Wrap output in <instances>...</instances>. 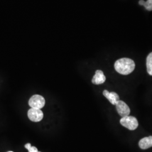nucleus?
Returning a JSON list of instances; mask_svg holds the SVG:
<instances>
[{"instance_id":"13","label":"nucleus","mask_w":152,"mask_h":152,"mask_svg":"<svg viewBox=\"0 0 152 152\" xmlns=\"http://www.w3.org/2000/svg\"><path fill=\"white\" fill-rule=\"evenodd\" d=\"M11 152V151H10V152Z\"/></svg>"},{"instance_id":"8","label":"nucleus","mask_w":152,"mask_h":152,"mask_svg":"<svg viewBox=\"0 0 152 152\" xmlns=\"http://www.w3.org/2000/svg\"><path fill=\"white\" fill-rule=\"evenodd\" d=\"M139 145L142 149H147L152 147V136L141 139L139 142Z\"/></svg>"},{"instance_id":"11","label":"nucleus","mask_w":152,"mask_h":152,"mask_svg":"<svg viewBox=\"0 0 152 152\" xmlns=\"http://www.w3.org/2000/svg\"><path fill=\"white\" fill-rule=\"evenodd\" d=\"M144 6L145 7V9L148 11H152V0H148L146 2H145Z\"/></svg>"},{"instance_id":"6","label":"nucleus","mask_w":152,"mask_h":152,"mask_svg":"<svg viewBox=\"0 0 152 152\" xmlns=\"http://www.w3.org/2000/svg\"><path fill=\"white\" fill-rule=\"evenodd\" d=\"M106 80V77L104 75L103 72L100 70H97L95 72V75L93 77L92 82L95 85H100L104 83Z\"/></svg>"},{"instance_id":"9","label":"nucleus","mask_w":152,"mask_h":152,"mask_svg":"<svg viewBox=\"0 0 152 152\" xmlns=\"http://www.w3.org/2000/svg\"><path fill=\"white\" fill-rule=\"evenodd\" d=\"M147 69L149 75L152 76V53H151L147 56Z\"/></svg>"},{"instance_id":"2","label":"nucleus","mask_w":152,"mask_h":152,"mask_svg":"<svg viewBox=\"0 0 152 152\" xmlns=\"http://www.w3.org/2000/svg\"><path fill=\"white\" fill-rule=\"evenodd\" d=\"M120 124L130 130H135L139 125L136 118L130 115L122 117L120 120Z\"/></svg>"},{"instance_id":"1","label":"nucleus","mask_w":152,"mask_h":152,"mask_svg":"<svg viewBox=\"0 0 152 152\" xmlns=\"http://www.w3.org/2000/svg\"><path fill=\"white\" fill-rule=\"evenodd\" d=\"M135 68L134 61L129 58H122L117 60L114 64L115 71L121 75H127L132 73Z\"/></svg>"},{"instance_id":"3","label":"nucleus","mask_w":152,"mask_h":152,"mask_svg":"<svg viewBox=\"0 0 152 152\" xmlns=\"http://www.w3.org/2000/svg\"><path fill=\"white\" fill-rule=\"evenodd\" d=\"M28 103L32 108L41 109L45 106V100L41 95H34L30 98Z\"/></svg>"},{"instance_id":"12","label":"nucleus","mask_w":152,"mask_h":152,"mask_svg":"<svg viewBox=\"0 0 152 152\" xmlns=\"http://www.w3.org/2000/svg\"><path fill=\"white\" fill-rule=\"evenodd\" d=\"M145 2V1H143V0H140V1H139V4H140V5H144Z\"/></svg>"},{"instance_id":"7","label":"nucleus","mask_w":152,"mask_h":152,"mask_svg":"<svg viewBox=\"0 0 152 152\" xmlns=\"http://www.w3.org/2000/svg\"><path fill=\"white\" fill-rule=\"evenodd\" d=\"M103 95L107 99H108L110 103L113 105H115L120 100V97L116 92H109L108 91L105 90H104Z\"/></svg>"},{"instance_id":"5","label":"nucleus","mask_w":152,"mask_h":152,"mask_svg":"<svg viewBox=\"0 0 152 152\" xmlns=\"http://www.w3.org/2000/svg\"><path fill=\"white\" fill-rule=\"evenodd\" d=\"M115 106L117 111L122 117L129 115L130 113V109L124 102L120 100L116 103Z\"/></svg>"},{"instance_id":"4","label":"nucleus","mask_w":152,"mask_h":152,"mask_svg":"<svg viewBox=\"0 0 152 152\" xmlns=\"http://www.w3.org/2000/svg\"><path fill=\"white\" fill-rule=\"evenodd\" d=\"M29 119L34 122H38L42 120L44 113L40 109L31 108L28 111Z\"/></svg>"},{"instance_id":"10","label":"nucleus","mask_w":152,"mask_h":152,"mask_svg":"<svg viewBox=\"0 0 152 152\" xmlns=\"http://www.w3.org/2000/svg\"><path fill=\"white\" fill-rule=\"evenodd\" d=\"M24 147L26 149H27L29 152H38L37 148L35 147H32L31 144H29V143L26 144L24 145Z\"/></svg>"},{"instance_id":"14","label":"nucleus","mask_w":152,"mask_h":152,"mask_svg":"<svg viewBox=\"0 0 152 152\" xmlns=\"http://www.w3.org/2000/svg\"></svg>"}]
</instances>
